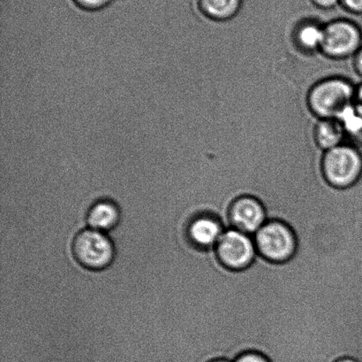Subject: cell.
Returning a JSON list of instances; mask_svg holds the SVG:
<instances>
[{
    "label": "cell",
    "mask_w": 362,
    "mask_h": 362,
    "mask_svg": "<svg viewBox=\"0 0 362 362\" xmlns=\"http://www.w3.org/2000/svg\"><path fill=\"white\" fill-rule=\"evenodd\" d=\"M357 85L343 77H329L311 89L308 103L320 119H337L356 101Z\"/></svg>",
    "instance_id": "cell-1"
},
{
    "label": "cell",
    "mask_w": 362,
    "mask_h": 362,
    "mask_svg": "<svg viewBox=\"0 0 362 362\" xmlns=\"http://www.w3.org/2000/svg\"><path fill=\"white\" fill-rule=\"evenodd\" d=\"M322 166L325 179L332 186H352L362 176V151L346 142L325 152Z\"/></svg>",
    "instance_id": "cell-2"
},
{
    "label": "cell",
    "mask_w": 362,
    "mask_h": 362,
    "mask_svg": "<svg viewBox=\"0 0 362 362\" xmlns=\"http://www.w3.org/2000/svg\"><path fill=\"white\" fill-rule=\"evenodd\" d=\"M362 46L359 20L338 18L325 25L321 51L333 59L353 58Z\"/></svg>",
    "instance_id": "cell-3"
},
{
    "label": "cell",
    "mask_w": 362,
    "mask_h": 362,
    "mask_svg": "<svg viewBox=\"0 0 362 362\" xmlns=\"http://www.w3.org/2000/svg\"><path fill=\"white\" fill-rule=\"evenodd\" d=\"M73 254L78 264L90 271H102L112 264L115 248L104 232L84 230L78 233L73 242Z\"/></svg>",
    "instance_id": "cell-4"
},
{
    "label": "cell",
    "mask_w": 362,
    "mask_h": 362,
    "mask_svg": "<svg viewBox=\"0 0 362 362\" xmlns=\"http://www.w3.org/2000/svg\"><path fill=\"white\" fill-rule=\"evenodd\" d=\"M259 254L268 260L284 262L296 250V239L292 230L280 221H268L253 236Z\"/></svg>",
    "instance_id": "cell-5"
},
{
    "label": "cell",
    "mask_w": 362,
    "mask_h": 362,
    "mask_svg": "<svg viewBox=\"0 0 362 362\" xmlns=\"http://www.w3.org/2000/svg\"><path fill=\"white\" fill-rule=\"evenodd\" d=\"M216 250L220 261L234 271L248 267L257 254L253 236L235 228L226 230L223 233Z\"/></svg>",
    "instance_id": "cell-6"
},
{
    "label": "cell",
    "mask_w": 362,
    "mask_h": 362,
    "mask_svg": "<svg viewBox=\"0 0 362 362\" xmlns=\"http://www.w3.org/2000/svg\"><path fill=\"white\" fill-rule=\"evenodd\" d=\"M233 228L254 236L268 222L264 205L257 198L244 196L238 198L230 213Z\"/></svg>",
    "instance_id": "cell-7"
},
{
    "label": "cell",
    "mask_w": 362,
    "mask_h": 362,
    "mask_svg": "<svg viewBox=\"0 0 362 362\" xmlns=\"http://www.w3.org/2000/svg\"><path fill=\"white\" fill-rule=\"evenodd\" d=\"M225 232V227L219 219L208 213L194 216L188 222L186 228L188 240L202 249L216 247Z\"/></svg>",
    "instance_id": "cell-8"
},
{
    "label": "cell",
    "mask_w": 362,
    "mask_h": 362,
    "mask_svg": "<svg viewBox=\"0 0 362 362\" xmlns=\"http://www.w3.org/2000/svg\"><path fill=\"white\" fill-rule=\"evenodd\" d=\"M325 24L315 18L301 21L294 32L298 46L306 52L321 51Z\"/></svg>",
    "instance_id": "cell-9"
},
{
    "label": "cell",
    "mask_w": 362,
    "mask_h": 362,
    "mask_svg": "<svg viewBox=\"0 0 362 362\" xmlns=\"http://www.w3.org/2000/svg\"><path fill=\"white\" fill-rule=\"evenodd\" d=\"M315 141L322 151L332 150L346 143L347 137L338 119H320L315 126Z\"/></svg>",
    "instance_id": "cell-10"
},
{
    "label": "cell",
    "mask_w": 362,
    "mask_h": 362,
    "mask_svg": "<svg viewBox=\"0 0 362 362\" xmlns=\"http://www.w3.org/2000/svg\"><path fill=\"white\" fill-rule=\"evenodd\" d=\"M243 4L244 0H197V9L209 19L226 21L237 16Z\"/></svg>",
    "instance_id": "cell-11"
},
{
    "label": "cell",
    "mask_w": 362,
    "mask_h": 362,
    "mask_svg": "<svg viewBox=\"0 0 362 362\" xmlns=\"http://www.w3.org/2000/svg\"><path fill=\"white\" fill-rule=\"evenodd\" d=\"M119 210L115 203L102 200L95 203L88 211L87 222L90 229L105 232L118 225Z\"/></svg>",
    "instance_id": "cell-12"
},
{
    "label": "cell",
    "mask_w": 362,
    "mask_h": 362,
    "mask_svg": "<svg viewBox=\"0 0 362 362\" xmlns=\"http://www.w3.org/2000/svg\"><path fill=\"white\" fill-rule=\"evenodd\" d=\"M73 1L81 9L88 12H95L107 7L112 0H73Z\"/></svg>",
    "instance_id": "cell-13"
},
{
    "label": "cell",
    "mask_w": 362,
    "mask_h": 362,
    "mask_svg": "<svg viewBox=\"0 0 362 362\" xmlns=\"http://www.w3.org/2000/svg\"><path fill=\"white\" fill-rule=\"evenodd\" d=\"M315 9L322 12H333L340 6V0H308Z\"/></svg>",
    "instance_id": "cell-14"
},
{
    "label": "cell",
    "mask_w": 362,
    "mask_h": 362,
    "mask_svg": "<svg viewBox=\"0 0 362 362\" xmlns=\"http://www.w3.org/2000/svg\"><path fill=\"white\" fill-rule=\"evenodd\" d=\"M340 6L352 16H362V0H340Z\"/></svg>",
    "instance_id": "cell-15"
},
{
    "label": "cell",
    "mask_w": 362,
    "mask_h": 362,
    "mask_svg": "<svg viewBox=\"0 0 362 362\" xmlns=\"http://www.w3.org/2000/svg\"><path fill=\"white\" fill-rule=\"evenodd\" d=\"M233 362H269V361L261 353L248 352L241 354Z\"/></svg>",
    "instance_id": "cell-16"
},
{
    "label": "cell",
    "mask_w": 362,
    "mask_h": 362,
    "mask_svg": "<svg viewBox=\"0 0 362 362\" xmlns=\"http://www.w3.org/2000/svg\"><path fill=\"white\" fill-rule=\"evenodd\" d=\"M354 64L357 74H359L362 80V46L359 51L356 52V55L354 56Z\"/></svg>",
    "instance_id": "cell-17"
},
{
    "label": "cell",
    "mask_w": 362,
    "mask_h": 362,
    "mask_svg": "<svg viewBox=\"0 0 362 362\" xmlns=\"http://www.w3.org/2000/svg\"><path fill=\"white\" fill-rule=\"evenodd\" d=\"M354 102L362 110V81L357 85L356 101Z\"/></svg>",
    "instance_id": "cell-18"
},
{
    "label": "cell",
    "mask_w": 362,
    "mask_h": 362,
    "mask_svg": "<svg viewBox=\"0 0 362 362\" xmlns=\"http://www.w3.org/2000/svg\"><path fill=\"white\" fill-rule=\"evenodd\" d=\"M337 362H358L356 360L353 359V358H343V359H340Z\"/></svg>",
    "instance_id": "cell-19"
},
{
    "label": "cell",
    "mask_w": 362,
    "mask_h": 362,
    "mask_svg": "<svg viewBox=\"0 0 362 362\" xmlns=\"http://www.w3.org/2000/svg\"><path fill=\"white\" fill-rule=\"evenodd\" d=\"M310 164H313V163H310ZM301 165H306V164H301ZM294 166H300V165H294ZM283 168H286V166H283ZM280 169H282V168H280ZM275 170H276V169H275ZM272 171H274V170H272ZM269 172H272V171H269ZM268 173H269V172H268ZM266 174H267V173H266ZM264 175H265V174H264ZM264 175H262V176H264ZM262 176H261V177H262ZM259 179H260V177H259ZM258 179H257V180H258ZM257 181H255V182H257ZM255 183H254V184H255ZM251 191H252V190H251Z\"/></svg>",
    "instance_id": "cell-20"
},
{
    "label": "cell",
    "mask_w": 362,
    "mask_h": 362,
    "mask_svg": "<svg viewBox=\"0 0 362 362\" xmlns=\"http://www.w3.org/2000/svg\"><path fill=\"white\" fill-rule=\"evenodd\" d=\"M211 362H230V361H226V360H215V361H212Z\"/></svg>",
    "instance_id": "cell-21"
},
{
    "label": "cell",
    "mask_w": 362,
    "mask_h": 362,
    "mask_svg": "<svg viewBox=\"0 0 362 362\" xmlns=\"http://www.w3.org/2000/svg\"><path fill=\"white\" fill-rule=\"evenodd\" d=\"M315 163H317V162H315ZM321 163H322V162H321ZM305 164H307V163H305ZM299 165H300V164H299ZM289 166H292V165H289ZM281 168H283V166H281ZM273 170H274V169H273ZM271 171H272V170H271ZM265 174H266V173H265ZM253 186H254V184H253ZM251 190H252V189H251ZM250 193H251V191H250Z\"/></svg>",
    "instance_id": "cell-22"
},
{
    "label": "cell",
    "mask_w": 362,
    "mask_h": 362,
    "mask_svg": "<svg viewBox=\"0 0 362 362\" xmlns=\"http://www.w3.org/2000/svg\"><path fill=\"white\" fill-rule=\"evenodd\" d=\"M317 163H321V162H317ZM307 164H308V163H307ZM300 165H301V164H300ZM292 166H294V165H292ZM279 169H280V168H279ZM274 170H275V169H274ZM267 173H268V172H267ZM260 177H261V176H260Z\"/></svg>",
    "instance_id": "cell-23"
}]
</instances>
